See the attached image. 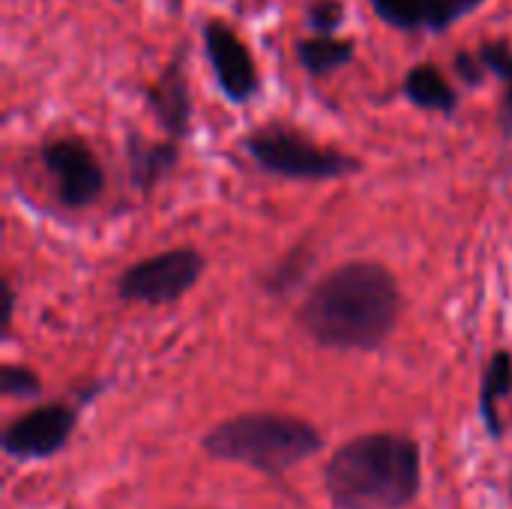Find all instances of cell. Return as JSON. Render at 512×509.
Segmentation results:
<instances>
[{"label": "cell", "instance_id": "7", "mask_svg": "<svg viewBox=\"0 0 512 509\" xmlns=\"http://www.w3.org/2000/svg\"><path fill=\"white\" fill-rule=\"evenodd\" d=\"M78 411V402H45L18 414L0 438L6 459L33 465L60 456L78 429Z\"/></svg>", "mask_w": 512, "mask_h": 509}, {"label": "cell", "instance_id": "11", "mask_svg": "<svg viewBox=\"0 0 512 509\" xmlns=\"http://www.w3.org/2000/svg\"><path fill=\"white\" fill-rule=\"evenodd\" d=\"M512 396V351L498 348L483 366L480 375V399H477V414L492 441H501L507 435V423L501 417V402Z\"/></svg>", "mask_w": 512, "mask_h": 509}, {"label": "cell", "instance_id": "1", "mask_svg": "<svg viewBox=\"0 0 512 509\" xmlns=\"http://www.w3.org/2000/svg\"><path fill=\"white\" fill-rule=\"evenodd\" d=\"M405 312L396 273L381 261H345L306 288L300 330L327 351L372 354L390 342Z\"/></svg>", "mask_w": 512, "mask_h": 509}, {"label": "cell", "instance_id": "15", "mask_svg": "<svg viewBox=\"0 0 512 509\" xmlns=\"http://www.w3.org/2000/svg\"><path fill=\"white\" fill-rule=\"evenodd\" d=\"M378 21L399 33H444L438 0H369Z\"/></svg>", "mask_w": 512, "mask_h": 509}, {"label": "cell", "instance_id": "5", "mask_svg": "<svg viewBox=\"0 0 512 509\" xmlns=\"http://www.w3.org/2000/svg\"><path fill=\"white\" fill-rule=\"evenodd\" d=\"M207 270V258L195 246H174L132 261L114 282V294L123 303L171 306L192 294Z\"/></svg>", "mask_w": 512, "mask_h": 509}, {"label": "cell", "instance_id": "12", "mask_svg": "<svg viewBox=\"0 0 512 509\" xmlns=\"http://www.w3.org/2000/svg\"><path fill=\"white\" fill-rule=\"evenodd\" d=\"M402 96L414 108L432 111V114H441V117H453L459 111V105H462V96H459L456 84L435 63L411 66L405 72V78H402Z\"/></svg>", "mask_w": 512, "mask_h": 509}, {"label": "cell", "instance_id": "17", "mask_svg": "<svg viewBox=\"0 0 512 509\" xmlns=\"http://www.w3.org/2000/svg\"><path fill=\"white\" fill-rule=\"evenodd\" d=\"M42 378L36 369L24 363H3L0 366V393L6 399H36L42 396Z\"/></svg>", "mask_w": 512, "mask_h": 509}, {"label": "cell", "instance_id": "18", "mask_svg": "<svg viewBox=\"0 0 512 509\" xmlns=\"http://www.w3.org/2000/svg\"><path fill=\"white\" fill-rule=\"evenodd\" d=\"M345 21H348L345 0H309L306 3V27H309V33L333 36V33H342Z\"/></svg>", "mask_w": 512, "mask_h": 509}, {"label": "cell", "instance_id": "14", "mask_svg": "<svg viewBox=\"0 0 512 509\" xmlns=\"http://www.w3.org/2000/svg\"><path fill=\"white\" fill-rule=\"evenodd\" d=\"M318 264V252L312 243H297L288 252H282L261 276H258V288L261 294L273 297V300H285L300 288H309V276Z\"/></svg>", "mask_w": 512, "mask_h": 509}, {"label": "cell", "instance_id": "2", "mask_svg": "<svg viewBox=\"0 0 512 509\" xmlns=\"http://www.w3.org/2000/svg\"><path fill=\"white\" fill-rule=\"evenodd\" d=\"M423 489V447L405 432H366L324 465L333 509H408Z\"/></svg>", "mask_w": 512, "mask_h": 509}, {"label": "cell", "instance_id": "9", "mask_svg": "<svg viewBox=\"0 0 512 509\" xmlns=\"http://www.w3.org/2000/svg\"><path fill=\"white\" fill-rule=\"evenodd\" d=\"M141 99H144L150 117L156 120V126L168 138H174L180 144L189 141L195 105H192V87H189V75L183 66V54H174L162 66V72L141 87Z\"/></svg>", "mask_w": 512, "mask_h": 509}, {"label": "cell", "instance_id": "6", "mask_svg": "<svg viewBox=\"0 0 512 509\" xmlns=\"http://www.w3.org/2000/svg\"><path fill=\"white\" fill-rule=\"evenodd\" d=\"M42 171L54 183V198L66 210L93 207L108 186L105 168L81 135H57L39 147Z\"/></svg>", "mask_w": 512, "mask_h": 509}, {"label": "cell", "instance_id": "13", "mask_svg": "<svg viewBox=\"0 0 512 509\" xmlns=\"http://www.w3.org/2000/svg\"><path fill=\"white\" fill-rule=\"evenodd\" d=\"M294 57L309 78H327L357 60V42L342 33H306L294 42Z\"/></svg>", "mask_w": 512, "mask_h": 509}, {"label": "cell", "instance_id": "19", "mask_svg": "<svg viewBox=\"0 0 512 509\" xmlns=\"http://www.w3.org/2000/svg\"><path fill=\"white\" fill-rule=\"evenodd\" d=\"M453 75H456V81H462L465 87H483L486 78H489L492 72H489V66L483 63V57H480L477 48H459V51L453 54Z\"/></svg>", "mask_w": 512, "mask_h": 509}, {"label": "cell", "instance_id": "3", "mask_svg": "<svg viewBox=\"0 0 512 509\" xmlns=\"http://www.w3.org/2000/svg\"><path fill=\"white\" fill-rule=\"evenodd\" d=\"M201 450L213 462L243 465L270 480L285 477L291 468L324 450V435L315 423L282 411H246L216 423Z\"/></svg>", "mask_w": 512, "mask_h": 509}, {"label": "cell", "instance_id": "8", "mask_svg": "<svg viewBox=\"0 0 512 509\" xmlns=\"http://www.w3.org/2000/svg\"><path fill=\"white\" fill-rule=\"evenodd\" d=\"M201 45L225 102L249 105L261 93V72L246 39L225 18H207L201 24Z\"/></svg>", "mask_w": 512, "mask_h": 509}, {"label": "cell", "instance_id": "4", "mask_svg": "<svg viewBox=\"0 0 512 509\" xmlns=\"http://www.w3.org/2000/svg\"><path fill=\"white\" fill-rule=\"evenodd\" d=\"M240 147L258 171L294 183H330L363 174V159L321 144L288 123L258 126L243 135Z\"/></svg>", "mask_w": 512, "mask_h": 509}, {"label": "cell", "instance_id": "16", "mask_svg": "<svg viewBox=\"0 0 512 509\" xmlns=\"http://www.w3.org/2000/svg\"><path fill=\"white\" fill-rule=\"evenodd\" d=\"M480 57L489 66V72L501 81V135L512 138V42L510 39H486L480 42Z\"/></svg>", "mask_w": 512, "mask_h": 509}, {"label": "cell", "instance_id": "10", "mask_svg": "<svg viewBox=\"0 0 512 509\" xmlns=\"http://www.w3.org/2000/svg\"><path fill=\"white\" fill-rule=\"evenodd\" d=\"M123 153H126V177L129 186L141 195L150 198L177 168L183 159V144L174 138H147L141 132H126L123 141Z\"/></svg>", "mask_w": 512, "mask_h": 509}, {"label": "cell", "instance_id": "21", "mask_svg": "<svg viewBox=\"0 0 512 509\" xmlns=\"http://www.w3.org/2000/svg\"><path fill=\"white\" fill-rule=\"evenodd\" d=\"M3 291H6V333H9V324H12V318H15V288H12L9 279L3 282Z\"/></svg>", "mask_w": 512, "mask_h": 509}, {"label": "cell", "instance_id": "20", "mask_svg": "<svg viewBox=\"0 0 512 509\" xmlns=\"http://www.w3.org/2000/svg\"><path fill=\"white\" fill-rule=\"evenodd\" d=\"M438 6H441V27L447 33L456 21L468 18L480 6H486V0H438Z\"/></svg>", "mask_w": 512, "mask_h": 509}]
</instances>
